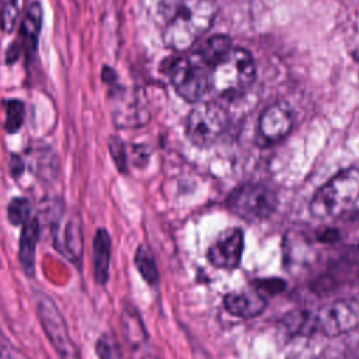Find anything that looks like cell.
Wrapping results in <instances>:
<instances>
[{"mask_svg":"<svg viewBox=\"0 0 359 359\" xmlns=\"http://www.w3.org/2000/svg\"><path fill=\"white\" fill-rule=\"evenodd\" d=\"M161 38L175 52L188 50L212 27L216 4L212 0H161Z\"/></svg>","mask_w":359,"mask_h":359,"instance_id":"6da1fadb","label":"cell"},{"mask_svg":"<svg viewBox=\"0 0 359 359\" xmlns=\"http://www.w3.org/2000/svg\"><path fill=\"white\" fill-rule=\"evenodd\" d=\"M254 79L252 56L245 49L231 46L212 65L210 91L222 98H236L250 88Z\"/></svg>","mask_w":359,"mask_h":359,"instance_id":"7a4b0ae2","label":"cell"},{"mask_svg":"<svg viewBox=\"0 0 359 359\" xmlns=\"http://www.w3.org/2000/svg\"><path fill=\"white\" fill-rule=\"evenodd\" d=\"M359 201V168H346L327 181L311 198L309 209L317 219H334Z\"/></svg>","mask_w":359,"mask_h":359,"instance_id":"3957f363","label":"cell"},{"mask_svg":"<svg viewBox=\"0 0 359 359\" xmlns=\"http://www.w3.org/2000/svg\"><path fill=\"white\" fill-rule=\"evenodd\" d=\"M167 73L174 90L185 101H201L210 91L212 63L199 49L175 57Z\"/></svg>","mask_w":359,"mask_h":359,"instance_id":"277c9868","label":"cell"},{"mask_svg":"<svg viewBox=\"0 0 359 359\" xmlns=\"http://www.w3.org/2000/svg\"><path fill=\"white\" fill-rule=\"evenodd\" d=\"M276 194L264 184H244L227 198L229 209L245 220L268 219L276 209Z\"/></svg>","mask_w":359,"mask_h":359,"instance_id":"5b68a950","label":"cell"},{"mask_svg":"<svg viewBox=\"0 0 359 359\" xmlns=\"http://www.w3.org/2000/svg\"><path fill=\"white\" fill-rule=\"evenodd\" d=\"M229 116L217 102H201L191 109L185 122L188 139L196 146H209L226 130Z\"/></svg>","mask_w":359,"mask_h":359,"instance_id":"8992f818","label":"cell"},{"mask_svg":"<svg viewBox=\"0 0 359 359\" xmlns=\"http://www.w3.org/2000/svg\"><path fill=\"white\" fill-rule=\"evenodd\" d=\"M359 325V300L341 299L328 303L314 314L316 331L327 337H338Z\"/></svg>","mask_w":359,"mask_h":359,"instance_id":"52a82bcc","label":"cell"},{"mask_svg":"<svg viewBox=\"0 0 359 359\" xmlns=\"http://www.w3.org/2000/svg\"><path fill=\"white\" fill-rule=\"evenodd\" d=\"M38 316L48 339L59 356L72 359L74 356V345L72 344L67 325L56 303L48 294L41 293L38 296Z\"/></svg>","mask_w":359,"mask_h":359,"instance_id":"ba28073f","label":"cell"},{"mask_svg":"<svg viewBox=\"0 0 359 359\" xmlns=\"http://www.w3.org/2000/svg\"><path fill=\"white\" fill-rule=\"evenodd\" d=\"M244 248L241 229L224 230L208 250V259L216 268L233 269L238 266Z\"/></svg>","mask_w":359,"mask_h":359,"instance_id":"9c48e42d","label":"cell"},{"mask_svg":"<svg viewBox=\"0 0 359 359\" xmlns=\"http://www.w3.org/2000/svg\"><path fill=\"white\" fill-rule=\"evenodd\" d=\"M293 126L290 108L283 102H275L264 109L258 121V133L268 143H276L286 137Z\"/></svg>","mask_w":359,"mask_h":359,"instance_id":"30bf717a","label":"cell"},{"mask_svg":"<svg viewBox=\"0 0 359 359\" xmlns=\"http://www.w3.org/2000/svg\"><path fill=\"white\" fill-rule=\"evenodd\" d=\"M226 310L240 318H251L261 314L266 307V299L259 290H238L224 296Z\"/></svg>","mask_w":359,"mask_h":359,"instance_id":"8fae6325","label":"cell"},{"mask_svg":"<svg viewBox=\"0 0 359 359\" xmlns=\"http://www.w3.org/2000/svg\"><path fill=\"white\" fill-rule=\"evenodd\" d=\"M39 240V223L36 217H29L24 224L20 234L18 259L27 276L35 273V252Z\"/></svg>","mask_w":359,"mask_h":359,"instance_id":"7c38bea8","label":"cell"},{"mask_svg":"<svg viewBox=\"0 0 359 359\" xmlns=\"http://www.w3.org/2000/svg\"><path fill=\"white\" fill-rule=\"evenodd\" d=\"M111 236L107 229L100 227L95 231L93 240V266L94 279L98 285H105L109 278V261H111Z\"/></svg>","mask_w":359,"mask_h":359,"instance_id":"4fadbf2b","label":"cell"},{"mask_svg":"<svg viewBox=\"0 0 359 359\" xmlns=\"http://www.w3.org/2000/svg\"><path fill=\"white\" fill-rule=\"evenodd\" d=\"M42 25V7L38 1H31L27 6L22 22H21V46L27 56H34L36 50L38 36Z\"/></svg>","mask_w":359,"mask_h":359,"instance_id":"5bb4252c","label":"cell"},{"mask_svg":"<svg viewBox=\"0 0 359 359\" xmlns=\"http://www.w3.org/2000/svg\"><path fill=\"white\" fill-rule=\"evenodd\" d=\"M63 252L77 264L80 262V257L83 252V233H81V223L79 219H72L63 233L62 241Z\"/></svg>","mask_w":359,"mask_h":359,"instance_id":"9a60e30c","label":"cell"},{"mask_svg":"<svg viewBox=\"0 0 359 359\" xmlns=\"http://www.w3.org/2000/svg\"><path fill=\"white\" fill-rule=\"evenodd\" d=\"M135 265L144 282H147L151 286H156L158 283V269L154 261V257L150 251V248L144 244H140L136 248L135 252Z\"/></svg>","mask_w":359,"mask_h":359,"instance_id":"2e32d148","label":"cell"},{"mask_svg":"<svg viewBox=\"0 0 359 359\" xmlns=\"http://www.w3.org/2000/svg\"><path fill=\"white\" fill-rule=\"evenodd\" d=\"M6 107V121H4V129L8 133L17 132L22 122H24V104L20 100H8L4 104Z\"/></svg>","mask_w":359,"mask_h":359,"instance_id":"e0dca14e","label":"cell"},{"mask_svg":"<svg viewBox=\"0 0 359 359\" xmlns=\"http://www.w3.org/2000/svg\"><path fill=\"white\" fill-rule=\"evenodd\" d=\"M95 352L100 359H125L122 348L111 334H102L95 342Z\"/></svg>","mask_w":359,"mask_h":359,"instance_id":"ac0fdd59","label":"cell"},{"mask_svg":"<svg viewBox=\"0 0 359 359\" xmlns=\"http://www.w3.org/2000/svg\"><path fill=\"white\" fill-rule=\"evenodd\" d=\"M7 217L11 224L20 226L29 219V202L25 198H14L7 206Z\"/></svg>","mask_w":359,"mask_h":359,"instance_id":"d6986e66","label":"cell"},{"mask_svg":"<svg viewBox=\"0 0 359 359\" xmlns=\"http://www.w3.org/2000/svg\"><path fill=\"white\" fill-rule=\"evenodd\" d=\"M18 20V0H3L0 8V28L10 34L14 31Z\"/></svg>","mask_w":359,"mask_h":359,"instance_id":"ffe728a7","label":"cell"},{"mask_svg":"<svg viewBox=\"0 0 359 359\" xmlns=\"http://www.w3.org/2000/svg\"><path fill=\"white\" fill-rule=\"evenodd\" d=\"M108 149L111 153V157L116 165V168L121 172H126V164H128V157H126V150L123 142L118 136H111L108 139Z\"/></svg>","mask_w":359,"mask_h":359,"instance_id":"44dd1931","label":"cell"},{"mask_svg":"<svg viewBox=\"0 0 359 359\" xmlns=\"http://www.w3.org/2000/svg\"><path fill=\"white\" fill-rule=\"evenodd\" d=\"M0 359H28L13 342L3 334L0 328Z\"/></svg>","mask_w":359,"mask_h":359,"instance_id":"7402d4cb","label":"cell"},{"mask_svg":"<svg viewBox=\"0 0 359 359\" xmlns=\"http://www.w3.org/2000/svg\"><path fill=\"white\" fill-rule=\"evenodd\" d=\"M258 290H265L266 293H279L285 289V282L282 279L278 278H272V279H261L255 282Z\"/></svg>","mask_w":359,"mask_h":359,"instance_id":"603a6c76","label":"cell"},{"mask_svg":"<svg viewBox=\"0 0 359 359\" xmlns=\"http://www.w3.org/2000/svg\"><path fill=\"white\" fill-rule=\"evenodd\" d=\"M10 170H11V174H13L14 178L20 177L22 174V171H24V161H22V158L20 156H17V154L11 156Z\"/></svg>","mask_w":359,"mask_h":359,"instance_id":"cb8c5ba5","label":"cell"},{"mask_svg":"<svg viewBox=\"0 0 359 359\" xmlns=\"http://www.w3.org/2000/svg\"><path fill=\"white\" fill-rule=\"evenodd\" d=\"M18 57V48L15 46V45H11L10 46V49H8V52H7V55H6V60L8 62V63H11L14 59H17Z\"/></svg>","mask_w":359,"mask_h":359,"instance_id":"d4e9b609","label":"cell"}]
</instances>
